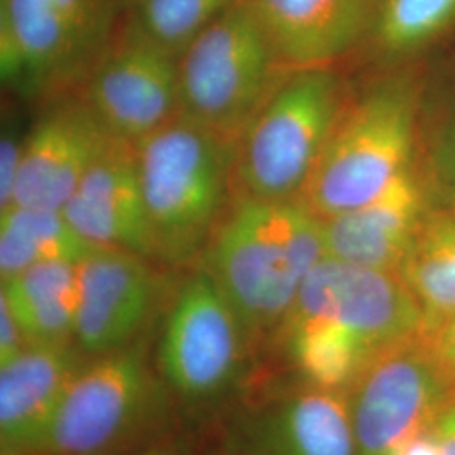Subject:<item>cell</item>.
I'll return each mask as SVG.
<instances>
[{
    "label": "cell",
    "instance_id": "obj_1",
    "mask_svg": "<svg viewBox=\"0 0 455 455\" xmlns=\"http://www.w3.org/2000/svg\"><path fill=\"white\" fill-rule=\"evenodd\" d=\"M325 257L323 220L304 203L231 191L203 268L248 336L278 329L306 276Z\"/></svg>",
    "mask_w": 455,
    "mask_h": 455
},
{
    "label": "cell",
    "instance_id": "obj_2",
    "mask_svg": "<svg viewBox=\"0 0 455 455\" xmlns=\"http://www.w3.org/2000/svg\"><path fill=\"white\" fill-rule=\"evenodd\" d=\"M135 147L156 259L191 261L227 208L236 144L176 116Z\"/></svg>",
    "mask_w": 455,
    "mask_h": 455
},
{
    "label": "cell",
    "instance_id": "obj_3",
    "mask_svg": "<svg viewBox=\"0 0 455 455\" xmlns=\"http://www.w3.org/2000/svg\"><path fill=\"white\" fill-rule=\"evenodd\" d=\"M124 0H0L2 82L28 98L83 88L118 34Z\"/></svg>",
    "mask_w": 455,
    "mask_h": 455
},
{
    "label": "cell",
    "instance_id": "obj_4",
    "mask_svg": "<svg viewBox=\"0 0 455 455\" xmlns=\"http://www.w3.org/2000/svg\"><path fill=\"white\" fill-rule=\"evenodd\" d=\"M342 110L341 84L331 69H291L236 142L233 191L297 199Z\"/></svg>",
    "mask_w": 455,
    "mask_h": 455
},
{
    "label": "cell",
    "instance_id": "obj_5",
    "mask_svg": "<svg viewBox=\"0 0 455 455\" xmlns=\"http://www.w3.org/2000/svg\"><path fill=\"white\" fill-rule=\"evenodd\" d=\"M413 124L408 83L374 86L342 110L297 199L327 220L378 197L410 169Z\"/></svg>",
    "mask_w": 455,
    "mask_h": 455
},
{
    "label": "cell",
    "instance_id": "obj_6",
    "mask_svg": "<svg viewBox=\"0 0 455 455\" xmlns=\"http://www.w3.org/2000/svg\"><path fill=\"white\" fill-rule=\"evenodd\" d=\"M289 71L251 9L235 0L178 60L180 116L236 144Z\"/></svg>",
    "mask_w": 455,
    "mask_h": 455
},
{
    "label": "cell",
    "instance_id": "obj_7",
    "mask_svg": "<svg viewBox=\"0 0 455 455\" xmlns=\"http://www.w3.org/2000/svg\"><path fill=\"white\" fill-rule=\"evenodd\" d=\"M283 324L323 329L370 359L427 332L402 276L331 257L306 276Z\"/></svg>",
    "mask_w": 455,
    "mask_h": 455
},
{
    "label": "cell",
    "instance_id": "obj_8",
    "mask_svg": "<svg viewBox=\"0 0 455 455\" xmlns=\"http://www.w3.org/2000/svg\"><path fill=\"white\" fill-rule=\"evenodd\" d=\"M161 391L140 349L124 347L83 366L33 454L108 455L156 417Z\"/></svg>",
    "mask_w": 455,
    "mask_h": 455
},
{
    "label": "cell",
    "instance_id": "obj_9",
    "mask_svg": "<svg viewBox=\"0 0 455 455\" xmlns=\"http://www.w3.org/2000/svg\"><path fill=\"white\" fill-rule=\"evenodd\" d=\"M455 396L427 332L383 351L347 390L358 455H396Z\"/></svg>",
    "mask_w": 455,
    "mask_h": 455
},
{
    "label": "cell",
    "instance_id": "obj_10",
    "mask_svg": "<svg viewBox=\"0 0 455 455\" xmlns=\"http://www.w3.org/2000/svg\"><path fill=\"white\" fill-rule=\"evenodd\" d=\"M246 339L238 315L199 268L180 289L164 327L159 364L172 390L204 400L235 379Z\"/></svg>",
    "mask_w": 455,
    "mask_h": 455
},
{
    "label": "cell",
    "instance_id": "obj_11",
    "mask_svg": "<svg viewBox=\"0 0 455 455\" xmlns=\"http://www.w3.org/2000/svg\"><path fill=\"white\" fill-rule=\"evenodd\" d=\"M82 95L115 137L137 144L180 116L178 60L131 19L84 83Z\"/></svg>",
    "mask_w": 455,
    "mask_h": 455
},
{
    "label": "cell",
    "instance_id": "obj_12",
    "mask_svg": "<svg viewBox=\"0 0 455 455\" xmlns=\"http://www.w3.org/2000/svg\"><path fill=\"white\" fill-rule=\"evenodd\" d=\"M112 137L82 93L49 100L24 140L12 206L63 210Z\"/></svg>",
    "mask_w": 455,
    "mask_h": 455
},
{
    "label": "cell",
    "instance_id": "obj_13",
    "mask_svg": "<svg viewBox=\"0 0 455 455\" xmlns=\"http://www.w3.org/2000/svg\"><path fill=\"white\" fill-rule=\"evenodd\" d=\"M157 293L159 280L148 259L97 248L80 261L78 346L95 356L127 347L150 317Z\"/></svg>",
    "mask_w": 455,
    "mask_h": 455
},
{
    "label": "cell",
    "instance_id": "obj_14",
    "mask_svg": "<svg viewBox=\"0 0 455 455\" xmlns=\"http://www.w3.org/2000/svg\"><path fill=\"white\" fill-rule=\"evenodd\" d=\"M63 212L71 227L98 248L156 259L133 142L114 135L83 176Z\"/></svg>",
    "mask_w": 455,
    "mask_h": 455
},
{
    "label": "cell",
    "instance_id": "obj_15",
    "mask_svg": "<svg viewBox=\"0 0 455 455\" xmlns=\"http://www.w3.org/2000/svg\"><path fill=\"white\" fill-rule=\"evenodd\" d=\"M287 69L327 68L373 28L379 0H243Z\"/></svg>",
    "mask_w": 455,
    "mask_h": 455
},
{
    "label": "cell",
    "instance_id": "obj_16",
    "mask_svg": "<svg viewBox=\"0 0 455 455\" xmlns=\"http://www.w3.org/2000/svg\"><path fill=\"white\" fill-rule=\"evenodd\" d=\"M425 201L422 184L408 169L366 204L323 220L325 255L398 274L427 221Z\"/></svg>",
    "mask_w": 455,
    "mask_h": 455
},
{
    "label": "cell",
    "instance_id": "obj_17",
    "mask_svg": "<svg viewBox=\"0 0 455 455\" xmlns=\"http://www.w3.org/2000/svg\"><path fill=\"white\" fill-rule=\"evenodd\" d=\"M83 366L71 342L29 344L0 366L2 454L36 452Z\"/></svg>",
    "mask_w": 455,
    "mask_h": 455
},
{
    "label": "cell",
    "instance_id": "obj_18",
    "mask_svg": "<svg viewBox=\"0 0 455 455\" xmlns=\"http://www.w3.org/2000/svg\"><path fill=\"white\" fill-rule=\"evenodd\" d=\"M250 455H358L347 393L312 387L267 408L248 427Z\"/></svg>",
    "mask_w": 455,
    "mask_h": 455
},
{
    "label": "cell",
    "instance_id": "obj_19",
    "mask_svg": "<svg viewBox=\"0 0 455 455\" xmlns=\"http://www.w3.org/2000/svg\"><path fill=\"white\" fill-rule=\"evenodd\" d=\"M5 299L28 344L75 338L80 306V263L46 261L2 282Z\"/></svg>",
    "mask_w": 455,
    "mask_h": 455
},
{
    "label": "cell",
    "instance_id": "obj_20",
    "mask_svg": "<svg viewBox=\"0 0 455 455\" xmlns=\"http://www.w3.org/2000/svg\"><path fill=\"white\" fill-rule=\"evenodd\" d=\"M97 248L71 227L63 210L11 206L0 212L2 282L46 261L80 263Z\"/></svg>",
    "mask_w": 455,
    "mask_h": 455
},
{
    "label": "cell",
    "instance_id": "obj_21",
    "mask_svg": "<svg viewBox=\"0 0 455 455\" xmlns=\"http://www.w3.org/2000/svg\"><path fill=\"white\" fill-rule=\"evenodd\" d=\"M398 275L422 310L427 332L455 315V212L428 216Z\"/></svg>",
    "mask_w": 455,
    "mask_h": 455
},
{
    "label": "cell",
    "instance_id": "obj_22",
    "mask_svg": "<svg viewBox=\"0 0 455 455\" xmlns=\"http://www.w3.org/2000/svg\"><path fill=\"white\" fill-rule=\"evenodd\" d=\"M455 20V0H379L373 28L378 46L390 54L422 48Z\"/></svg>",
    "mask_w": 455,
    "mask_h": 455
},
{
    "label": "cell",
    "instance_id": "obj_23",
    "mask_svg": "<svg viewBox=\"0 0 455 455\" xmlns=\"http://www.w3.org/2000/svg\"><path fill=\"white\" fill-rule=\"evenodd\" d=\"M235 0H133L132 20L159 48L180 60L199 34Z\"/></svg>",
    "mask_w": 455,
    "mask_h": 455
},
{
    "label": "cell",
    "instance_id": "obj_24",
    "mask_svg": "<svg viewBox=\"0 0 455 455\" xmlns=\"http://www.w3.org/2000/svg\"><path fill=\"white\" fill-rule=\"evenodd\" d=\"M24 139L17 135L12 127H5L0 139V212L7 210L14 203L17 174L24 150Z\"/></svg>",
    "mask_w": 455,
    "mask_h": 455
},
{
    "label": "cell",
    "instance_id": "obj_25",
    "mask_svg": "<svg viewBox=\"0 0 455 455\" xmlns=\"http://www.w3.org/2000/svg\"><path fill=\"white\" fill-rule=\"evenodd\" d=\"M427 339L439 363L440 370L455 391V315L432 332H427Z\"/></svg>",
    "mask_w": 455,
    "mask_h": 455
},
{
    "label": "cell",
    "instance_id": "obj_26",
    "mask_svg": "<svg viewBox=\"0 0 455 455\" xmlns=\"http://www.w3.org/2000/svg\"><path fill=\"white\" fill-rule=\"evenodd\" d=\"M28 346L12 310L5 299L0 297V366L14 361Z\"/></svg>",
    "mask_w": 455,
    "mask_h": 455
},
{
    "label": "cell",
    "instance_id": "obj_27",
    "mask_svg": "<svg viewBox=\"0 0 455 455\" xmlns=\"http://www.w3.org/2000/svg\"><path fill=\"white\" fill-rule=\"evenodd\" d=\"M430 430L439 443L442 455H455V396L442 410Z\"/></svg>",
    "mask_w": 455,
    "mask_h": 455
},
{
    "label": "cell",
    "instance_id": "obj_28",
    "mask_svg": "<svg viewBox=\"0 0 455 455\" xmlns=\"http://www.w3.org/2000/svg\"><path fill=\"white\" fill-rule=\"evenodd\" d=\"M396 455H442L432 430H427L405 443Z\"/></svg>",
    "mask_w": 455,
    "mask_h": 455
},
{
    "label": "cell",
    "instance_id": "obj_29",
    "mask_svg": "<svg viewBox=\"0 0 455 455\" xmlns=\"http://www.w3.org/2000/svg\"><path fill=\"white\" fill-rule=\"evenodd\" d=\"M139 455H174L171 454L169 451H165V449H152V451H147V452H142V454Z\"/></svg>",
    "mask_w": 455,
    "mask_h": 455
},
{
    "label": "cell",
    "instance_id": "obj_30",
    "mask_svg": "<svg viewBox=\"0 0 455 455\" xmlns=\"http://www.w3.org/2000/svg\"><path fill=\"white\" fill-rule=\"evenodd\" d=\"M4 455H33V452H5Z\"/></svg>",
    "mask_w": 455,
    "mask_h": 455
}]
</instances>
